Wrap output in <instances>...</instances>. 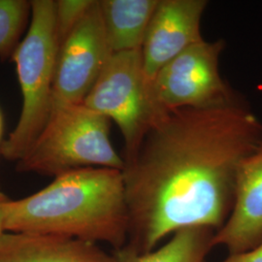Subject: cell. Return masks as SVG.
Returning a JSON list of instances; mask_svg holds the SVG:
<instances>
[{"label": "cell", "instance_id": "6da1fadb", "mask_svg": "<svg viewBox=\"0 0 262 262\" xmlns=\"http://www.w3.org/2000/svg\"><path fill=\"white\" fill-rule=\"evenodd\" d=\"M262 142V122L238 97L166 114L122 170L128 211L123 248L154 251L189 226L219 231L234 205L238 168Z\"/></svg>", "mask_w": 262, "mask_h": 262}, {"label": "cell", "instance_id": "8992f818", "mask_svg": "<svg viewBox=\"0 0 262 262\" xmlns=\"http://www.w3.org/2000/svg\"><path fill=\"white\" fill-rule=\"evenodd\" d=\"M222 40H202L163 66L150 84L151 97L163 113L208 108L238 98L220 72Z\"/></svg>", "mask_w": 262, "mask_h": 262}, {"label": "cell", "instance_id": "7a4b0ae2", "mask_svg": "<svg viewBox=\"0 0 262 262\" xmlns=\"http://www.w3.org/2000/svg\"><path fill=\"white\" fill-rule=\"evenodd\" d=\"M6 231L63 236L122 249L128 237L122 170L77 169L29 196L11 199Z\"/></svg>", "mask_w": 262, "mask_h": 262}, {"label": "cell", "instance_id": "5b68a950", "mask_svg": "<svg viewBox=\"0 0 262 262\" xmlns=\"http://www.w3.org/2000/svg\"><path fill=\"white\" fill-rule=\"evenodd\" d=\"M83 104L119 126L124 141L123 159L136 152L150 128L168 114L151 97L141 50L113 54Z\"/></svg>", "mask_w": 262, "mask_h": 262}, {"label": "cell", "instance_id": "3957f363", "mask_svg": "<svg viewBox=\"0 0 262 262\" xmlns=\"http://www.w3.org/2000/svg\"><path fill=\"white\" fill-rule=\"evenodd\" d=\"M30 16L28 32L12 57L19 78L21 111L16 127L0 147L1 156L16 163L32 147L50 121L59 51L56 1H30Z\"/></svg>", "mask_w": 262, "mask_h": 262}, {"label": "cell", "instance_id": "4fadbf2b", "mask_svg": "<svg viewBox=\"0 0 262 262\" xmlns=\"http://www.w3.org/2000/svg\"><path fill=\"white\" fill-rule=\"evenodd\" d=\"M30 16V2L0 0V58L9 59L19 44Z\"/></svg>", "mask_w": 262, "mask_h": 262}, {"label": "cell", "instance_id": "8fae6325", "mask_svg": "<svg viewBox=\"0 0 262 262\" xmlns=\"http://www.w3.org/2000/svg\"><path fill=\"white\" fill-rule=\"evenodd\" d=\"M159 0H100L106 37L113 54L141 50Z\"/></svg>", "mask_w": 262, "mask_h": 262}, {"label": "cell", "instance_id": "52a82bcc", "mask_svg": "<svg viewBox=\"0 0 262 262\" xmlns=\"http://www.w3.org/2000/svg\"><path fill=\"white\" fill-rule=\"evenodd\" d=\"M112 55L99 1L94 0L84 18L59 46L51 117L84 103Z\"/></svg>", "mask_w": 262, "mask_h": 262}, {"label": "cell", "instance_id": "9a60e30c", "mask_svg": "<svg viewBox=\"0 0 262 262\" xmlns=\"http://www.w3.org/2000/svg\"><path fill=\"white\" fill-rule=\"evenodd\" d=\"M221 262H262V244L245 253H230Z\"/></svg>", "mask_w": 262, "mask_h": 262}, {"label": "cell", "instance_id": "e0dca14e", "mask_svg": "<svg viewBox=\"0 0 262 262\" xmlns=\"http://www.w3.org/2000/svg\"><path fill=\"white\" fill-rule=\"evenodd\" d=\"M1 133H2V118L0 114V140H1ZM0 147H1V144H0Z\"/></svg>", "mask_w": 262, "mask_h": 262}, {"label": "cell", "instance_id": "7c38bea8", "mask_svg": "<svg viewBox=\"0 0 262 262\" xmlns=\"http://www.w3.org/2000/svg\"><path fill=\"white\" fill-rule=\"evenodd\" d=\"M215 231L206 226H189L172 235L168 242L150 253L126 248L114 251L119 262H206L214 246Z\"/></svg>", "mask_w": 262, "mask_h": 262}, {"label": "cell", "instance_id": "277c9868", "mask_svg": "<svg viewBox=\"0 0 262 262\" xmlns=\"http://www.w3.org/2000/svg\"><path fill=\"white\" fill-rule=\"evenodd\" d=\"M110 123L84 104L56 113L16 169L54 178L86 167L122 170L123 159L110 140Z\"/></svg>", "mask_w": 262, "mask_h": 262}, {"label": "cell", "instance_id": "5bb4252c", "mask_svg": "<svg viewBox=\"0 0 262 262\" xmlns=\"http://www.w3.org/2000/svg\"><path fill=\"white\" fill-rule=\"evenodd\" d=\"M94 0H57L56 25L59 46L84 18Z\"/></svg>", "mask_w": 262, "mask_h": 262}, {"label": "cell", "instance_id": "30bf717a", "mask_svg": "<svg viewBox=\"0 0 262 262\" xmlns=\"http://www.w3.org/2000/svg\"><path fill=\"white\" fill-rule=\"evenodd\" d=\"M0 262H119L97 244L55 235L5 232Z\"/></svg>", "mask_w": 262, "mask_h": 262}, {"label": "cell", "instance_id": "9c48e42d", "mask_svg": "<svg viewBox=\"0 0 262 262\" xmlns=\"http://www.w3.org/2000/svg\"><path fill=\"white\" fill-rule=\"evenodd\" d=\"M261 244L262 142L238 168L234 205L225 225L215 232L214 246H225L230 254Z\"/></svg>", "mask_w": 262, "mask_h": 262}, {"label": "cell", "instance_id": "ba28073f", "mask_svg": "<svg viewBox=\"0 0 262 262\" xmlns=\"http://www.w3.org/2000/svg\"><path fill=\"white\" fill-rule=\"evenodd\" d=\"M207 5L206 0H159L141 48L149 85L163 66L204 40L200 24Z\"/></svg>", "mask_w": 262, "mask_h": 262}, {"label": "cell", "instance_id": "2e32d148", "mask_svg": "<svg viewBox=\"0 0 262 262\" xmlns=\"http://www.w3.org/2000/svg\"><path fill=\"white\" fill-rule=\"evenodd\" d=\"M11 198L0 187V237L6 231V211Z\"/></svg>", "mask_w": 262, "mask_h": 262}]
</instances>
